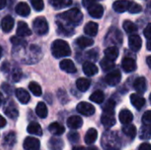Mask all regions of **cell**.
Returning <instances> with one entry per match:
<instances>
[{"instance_id":"cell-1","label":"cell","mask_w":151,"mask_h":150,"mask_svg":"<svg viewBox=\"0 0 151 150\" xmlns=\"http://www.w3.org/2000/svg\"><path fill=\"white\" fill-rule=\"evenodd\" d=\"M83 19V15L78 8L70 9L57 17L58 32L64 36H71L73 33V27L79 26Z\"/></svg>"},{"instance_id":"cell-49","label":"cell","mask_w":151,"mask_h":150,"mask_svg":"<svg viewBox=\"0 0 151 150\" xmlns=\"http://www.w3.org/2000/svg\"><path fill=\"white\" fill-rule=\"evenodd\" d=\"M2 88H3V89L4 90V92L7 93L8 95L12 93V88H11L7 83H4V84L2 85Z\"/></svg>"},{"instance_id":"cell-26","label":"cell","mask_w":151,"mask_h":150,"mask_svg":"<svg viewBox=\"0 0 151 150\" xmlns=\"http://www.w3.org/2000/svg\"><path fill=\"white\" fill-rule=\"evenodd\" d=\"M49 131L55 136H60L62 135L65 131V126H63L61 124L58 123V122H54V123H51L49 126Z\"/></svg>"},{"instance_id":"cell-15","label":"cell","mask_w":151,"mask_h":150,"mask_svg":"<svg viewBox=\"0 0 151 150\" xmlns=\"http://www.w3.org/2000/svg\"><path fill=\"white\" fill-rule=\"evenodd\" d=\"M60 69L64 72H66L68 73H74L77 72V69L75 67V65L73 62L70 59H64L59 64Z\"/></svg>"},{"instance_id":"cell-16","label":"cell","mask_w":151,"mask_h":150,"mask_svg":"<svg viewBox=\"0 0 151 150\" xmlns=\"http://www.w3.org/2000/svg\"><path fill=\"white\" fill-rule=\"evenodd\" d=\"M67 126L70 129H79L83 124V120L80 116H72L67 119Z\"/></svg>"},{"instance_id":"cell-37","label":"cell","mask_w":151,"mask_h":150,"mask_svg":"<svg viewBox=\"0 0 151 150\" xmlns=\"http://www.w3.org/2000/svg\"><path fill=\"white\" fill-rule=\"evenodd\" d=\"M89 100L96 103L100 104L104 101V94L100 90H96L89 96Z\"/></svg>"},{"instance_id":"cell-39","label":"cell","mask_w":151,"mask_h":150,"mask_svg":"<svg viewBox=\"0 0 151 150\" xmlns=\"http://www.w3.org/2000/svg\"><path fill=\"white\" fill-rule=\"evenodd\" d=\"M150 126H145V125H143L141 127L139 137L141 138V140H150Z\"/></svg>"},{"instance_id":"cell-58","label":"cell","mask_w":151,"mask_h":150,"mask_svg":"<svg viewBox=\"0 0 151 150\" xmlns=\"http://www.w3.org/2000/svg\"><path fill=\"white\" fill-rule=\"evenodd\" d=\"M147 48H148V50H151L150 42V41H148V42H147Z\"/></svg>"},{"instance_id":"cell-34","label":"cell","mask_w":151,"mask_h":150,"mask_svg":"<svg viewBox=\"0 0 151 150\" xmlns=\"http://www.w3.org/2000/svg\"><path fill=\"white\" fill-rule=\"evenodd\" d=\"M35 113L39 118H45L48 116V109H47L46 104L42 102L38 103V104L36 105V108H35Z\"/></svg>"},{"instance_id":"cell-33","label":"cell","mask_w":151,"mask_h":150,"mask_svg":"<svg viewBox=\"0 0 151 150\" xmlns=\"http://www.w3.org/2000/svg\"><path fill=\"white\" fill-rule=\"evenodd\" d=\"M50 4L55 9H63L73 4L72 0H50Z\"/></svg>"},{"instance_id":"cell-30","label":"cell","mask_w":151,"mask_h":150,"mask_svg":"<svg viewBox=\"0 0 151 150\" xmlns=\"http://www.w3.org/2000/svg\"><path fill=\"white\" fill-rule=\"evenodd\" d=\"M90 84H91L90 80L89 79H87V78H80L76 81V87L81 92L87 91L89 88Z\"/></svg>"},{"instance_id":"cell-18","label":"cell","mask_w":151,"mask_h":150,"mask_svg":"<svg viewBox=\"0 0 151 150\" xmlns=\"http://www.w3.org/2000/svg\"><path fill=\"white\" fill-rule=\"evenodd\" d=\"M4 114L8 118H12V119H15V118H18L19 111H18V109L16 108L15 104L13 103V102H11V103H8V104L5 106V108H4Z\"/></svg>"},{"instance_id":"cell-57","label":"cell","mask_w":151,"mask_h":150,"mask_svg":"<svg viewBox=\"0 0 151 150\" xmlns=\"http://www.w3.org/2000/svg\"><path fill=\"white\" fill-rule=\"evenodd\" d=\"M88 150H99L96 147H95V146H91V147H89Z\"/></svg>"},{"instance_id":"cell-50","label":"cell","mask_w":151,"mask_h":150,"mask_svg":"<svg viewBox=\"0 0 151 150\" xmlns=\"http://www.w3.org/2000/svg\"><path fill=\"white\" fill-rule=\"evenodd\" d=\"M95 3V0H82V4L84 7H86L87 9Z\"/></svg>"},{"instance_id":"cell-4","label":"cell","mask_w":151,"mask_h":150,"mask_svg":"<svg viewBox=\"0 0 151 150\" xmlns=\"http://www.w3.org/2000/svg\"><path fill=\"white\" fill-rule=\"evenodd\" d=\"M33 29L39 35H44L49 31V25L45 18L38 17L33 21Z\"/></svg>"},{"instance_id":"cell-55","label":"cell","mask_w":151,"mask_h":150,"mask_svg":"<svg viewBox=\"0 0 151 150\" xmlns=\"http://www.w3.org/2000/svg\"><path fill=\"white\" fill-rule=\"evenodd\" d=\"M147 65H148V66L150 68L151 67V57L150 56H149V57H147Z\"/></svg>"},{"instance_id":"cell-24","label":"cell","mask_w":151,"mask_h":150,"mask_svg":"<svg viewBox=\"0 0 151 150\" xmlns=\"http://www.w3.org/2000/svg\"><path fill=\"white\" fill-rule=\"evenodd\" d=\"M64 141L63 140L59 139V138H51L50 139L49 142H48V148L50 150H63L64 149Z\"/></svg>"},{"instance_id":"cell-20","label":"cell","mask_w":151,"mask_h":150,"mask_svg":"<svg viewBox=\"0 0 151 150\" xmlns=\"http://www.w3.org/2000/svg\"><path fill=\"white\" fill-rule=\"evenodd\" d=\"M130 101L133 106L137 110H141L145 105V103H146L145 99L137 94H132L130 95Z\"/></svg>"},{"instance_id":"cell-19","label":"cell","mask_w":151,"mask_h":150,"mask_svg":"<svg viewBox=\"0 0 151 150\" xmlns=\"http://www.w3.org/2000/svg\"><path fill=\"white\" fill-rule=\"evenodd\" d=\"M1 27L4 33H9L12 31V29L14 27V19L12 17H11L10 15L5 16L3 19H2V23H1Z\"/></svg>"},{"instance_id":"cell-46","label":"cell","mask_w":151,"mask_h":150,"mask_svg":"<svg viewBox=\"0 0 151 150\" xmlns=\"http://www.w3.org/2000/svg\"><path fill=\"white\" fill-rule=\"evenodd\" d=\"M150 111H147L143 116H142V123L145 126H150L151 118H150Z\"/></svg>"},{"instance_id":"cell-35","label":"cell","mask_w":151,"mask_h":150,"mask_svg":"<svg viewBox=\"0 0 151 150\" xmlns=\"http://www.w3.org/2000/svg\"><path fill=\"white\" fill-rule=\"evenodd\" d=\"M76 43H77V45L80 48L84 49V48H87V47H89V46L93 45L94 44V41L91 38H89V37L81 36V37H79L76 40Z\"/></svg>"},{"instance_id":"cell-9","label":"cell","mask_w":151,"mask_h":150,"mask_svg":"<svg viewBox=\"0 0 151 150\" xmlns=\"http://www.w3.org/2000/svg\"><path fill=\"white\" fill-rule=\"evenodd\" d=\"M88 11L89 15L95 19H100L104 15V7L99 4L94 3L88 8Z\"/></svg>"},{"instance_id":"cell-13","label":"cell","mask_w":151,"mask_h":150,"mask_svg":"<svg viewBox=\"0 0 151 150\" xmlns=\"http://www.w3.org/2000/svg\"><path fill=\"white\" fill-rule=\"evenodd\" d=\"M134 88L135 91L141 95L144 94L147 90V81L144 77L137 78L134 82Z\"/></svg>"},{"instance_id":"cell-14","label":"cell","mask_w":151,"mask_h":150,"mask_svg":"<svg viewBox=\"0 0 151 150\" xmlns=\"http://www.w3.org/2000/svg\"><path fill=\"white\" fill-rule=\"evenodd\" d=\"M16 135L13 132H10L5 136L4 137V141H3V146L6 149H12L14 145L16 144Z\"/></svg>"},{"instance_id":"cell-42","label":"cell","mask_w":151,"mask_h":150,"mask_svg":"<svg viewBox=\"0 0 151 150\" xmlns=\"http://www.w3.org/2000/svg\"><path fill=\"white\" fill-rule=\"evenodd\" d=\"M33 8L37 11H41L43 10L44 8V3L42 0H29Z\"/></svg>"},{"instance_id":"cell-47","label":"cell","mask_w":151,"mask_h":150,"mask_svg":"<svg viewBox=\"0 0 151 150\" xmlns=\"http://www.w3.org/2000/svg\"><path fill=\"white\" fill-rule=\"evenodd\" d=\"M88 57L90 58V59H92V60H96L97 59V57H98V53H97V51L96 50H89L88 52Z\"/></svg>"},{"instance_id":"cell-23","label":"cell","mask_w":151,"mask_h":150,"mask_svg":"<svg viewBox=\"0 0 151 150\" xmlns=\"http://www.w3.org/2000/svg\"><path fill=\"white\" fill-rule=\"evenodd\" d=\"M119 121H120L121 124H123V125L130 124V123L133 121V119H134L133 113H132L130 111L127 110V109L122 110V111L119 112Z\"/></svg>"},{"instance_id":"cell-38","label":"cell","mask_w":151,"mask_h":150,"mask_svg":"<svg viewBox=\"0 0 151 150\" xmlns=\"http://www.w3.org/2000/svg\"><path fill=\"white\" fill-rule=\"evenodd\" d=\"M123 28L127 34H134V33H136L138 30L137 26L130 20H126L123 23Z\"/></svg>"},{"instance_id":"cell-60","label":"cell","mask_w":151,"mask_h":150,"mask_svg":"<svg viewBox=\"0 0 151 150\" xmlns=\"http://www.w3.org/2000/svg\"><path fill=\"white\" fill-rule=\"evenodd\" d=\"M115 150H120V149H115Z\"/></svg>"},{"instance_id":"cell-10","label":"cell","mask_w":151,"mask_h":150,"mask_svg":"<svg viewBox=\"0 0 151 150\" xmlns=\"http://www.w3.org/2000/svg\"><path fill=\"white\" fill-rule=\"evenodd\" d=\"M16 34L19 37H24V36H28L32 34L31 29L29 28L28 25L24 22V21H19L18 26H17V30Z\"/></svg>"},{"instance_id":"cell-43","label":"cell","mask_w":151,"mask_h":150,"mask_svg":"<svg viewBox=\"0 0 151 150\" xmlns=\"http://www.w3.org/2000/svg\"><path fill=\"white\" fill-rule=\"evenodd\" d=\"M129 12L131 13H139L142 11V5H140L139 4L137 3H134V2H131V4L129 6V9H128Z\"/></svg>"},{"instance_id":"cell-22","label":"cell","mask_w":151,"mask_h":150,"mask_svg":"<svg viewBox=\"0 0 151 150\" xmlns=\"http://www.w3.org/2000/svg\"><path fill=\"white\" fill-rule=\"evenodd\" d=\"M82 70L87 76H94L98 72L97 66L91 62H85L82 66Z\"/></svg>"},{"instance_id":"cell-27","label":"cell","mask_w":151,"mask_h":150,"mask_svg":"<svg viewBox=\"0 0 151 150\" xmlns=\"http://www.w3.org/2000/svg\"><path fill=\"white\" fill-rule=\"evenodd\" d=\"M84 32L88 36H96L98 32V25L96 22L90 21L86 24L84 27Z\"/></svg>"},{"instance_id":"cell-41","label":"cell","mask_w":151,"mask_h":150,"mask_svg":"<svg viewBox=\"0 0 151 150\" xmlns=\"http://www.w3.org/2000/svg\"><path fill=\"white\" fill-rule=\"evenodd\" d=\"M116 106V103L113 100H109L106 102V103L104 105L103 110L104 113H110V114H114V109Z\"/></svg>"},{"instance_id":"cell-45","label":"cell","mask_w":151,"mask_h":150,"mask_svg":"<svg viewBox=\"0 0 151 150\" xmlns=\"http://www.w3.org/2000/svg\"><path fill=\"white\" fill-rule=\"evenodd\" d=\"M11 41H12V42L13 43V45H14V46H17V47H19V46L23 47V46L26 45V43H27V42L24 41L23 39H21L19 36V37L14 36V37H12V38L11 39Z\"/></svg>"},{"instance_id":"cell-21","label":"cell","mask_w":151,"mask_h":150,"mask_svg":"<svg viewBox=\"0 0 151 150\" xmlns=\"http://www.w3.org/2000/svg\"><path fill=\"white\" fill-rule=\"evenodd\" d=\"M15 11L18 15L21 17H27L30 13V7L27 3L20 2L15 7Z\"/></svg>"},{"instance_id":"cell-36","label":"cell","mask_w":151,"mask_h":150,"mask_svg":"<svg viewBox=\"0 0 151 150\" xmlns=\"http://www.w3.org/2000/svg\"><path fill=\"white\" fill-rule=\"evenodd\" d=\"M100 65L101 68L104 71V72H109L111 70H112L115 67V64L114 61H111L110 59H108L107 57H104L101 60L100 62Z\"/></svg>"},{"instance_id":"cell-6","label":"cell","mask_w":151,"mask_h":150,"mask_svg":"<svg viewBox=\"0 0 151 150\" xmlns=\"http://www.w3.org/2000/svg\"><path fill=\"white\" fill-rule=\"evenodd\" d=\"M121 80V73L119 70H113L105 76V81L109 86L114 87Z\"/></svg>"},{"instance_id":"cell-5","label":"cell","mask_w":151,"mask_h":150,"mask_svg":"<svg viewBox=\"0 0 151 150\" xmlns=\"http://www.w3.org/2000/svg\"><path fill=\"white\" fill-rule=\"evenodd\" d=\"M76 110L79 113H81L83 116H87V117L92 116L96 112L95 107L91 103H88L87 102H81L80 103H78Z\"/></svg>"},{"instance_id":"cell-7","label":"cell","mask_w":151,"mask_h":150,"mask_svg":"<svg viewBox=\"0 0 151 150\" xmlns=\"http://www.w3.org/2000/svg\"><path fill=\"white\" fill-rule=\"evenodd\" d=\"M40 141L35 137H27L23 142V148L25 150H39L40 149Z\"/></svg>"},{"instance_id":"cell-8","label":"cell","mask_w":151,"mask_h":150,"mask_svg":"<svg viewBox=\"0 0 151 150\" xmlns=\"http://www.w3.org/2000/svg\"><path fill=\"white\" fill-rule=\"evenodd\" d=\"M128 45L133 51L137 52L142 46V40L138 34H133L128 39Z\"/></svg>"},{"instance_id":"cell-3","label":"cell","mask_w":151,"mask_h":150,"mask_svg":"<svg viewBox=\"0 0 151 150\" xmlns=\"http://www.w3.org/2000/svg\"><path fill=\"white\" fill-rule=\"evenodd\" d=\"M51 53L54 57L61 58L65 57L71 55V49L68 44L64 40H56L52 42L51 45Z\"/></svg>"},{"instance_id":"cell-44","label":"cell","mask_w":151,"mask_h":150,"mask_svg":"<svg viewBox=\"0 0 151 150\" xmlns=\"http://www.w3.org/2000/svg\"><path fill=\"white\" fill-rule=\"evenodd\" d=\"M67 139L71 143H77L80 141V135L76 132H70L67 134Z\"/></svg>"},{"instance_id":"cell-17","label":"cell","mask_w":151,"mask_h":150,"mask_svg":"<svg viewBox=\"0 0 151 150\" xmlns=\"http://www.w3.org/2000/svg\"><path fill=\"white\" fill-rule=\"evenodd\" d=\"M101 122L105 128H111L116 124V119L114 118V114L104 113L101 117Z\"/></svg>"},{"instance_id":"cell-29","label":"cell","mask_w":151,"mask_h":150,"mask_svg":"<svg viewBox=\"0 0 151 150\" xmlns=\"http://www.w3.org/2000/svg\"><path fill=\"white\" fill-rule=\"evenodd\" d=\"M97 136H98V133H97V131L95 129V128H90L88 130V132L86 133V135H85V143L88 144V145H92L97 139Z\"/></svg>"},{"instance_id":"cell-25","label":"cell","mask_w":151,"mask_h":150,"mask_svg":"<svg viewBox=\"0 0 151 150\" xmlns=\"http://www.w3.org/2000/svg\"><path fill=\"white\" fill-rule=\"evenodd\" d=\"M15 95L22 104H27L30 101L29 94L23 88H17L15 91Z\"/></svg>"},{"instance_id":"cell-28","label":"cell","mask_w":151,"mask_h":150,"mask_svg":"<svg viewBox=\"0 0 151 150\" xmlns=\"http://www.w3.org/2000/svg\"><path fill=\"white\" fill-rule=\"evenodd\" d=\"M27 131L28 133L36 135V136H42V130L41 126L37 122H31L27 128Z\"/></svg>"},{"instance_id":"cell-12","label":"cell","mask_w":151,"mask_h":150,"mask_svg":"<svg viewBox=\"0 0 151 150\" xmlns=\"http://www.w3.org/2000/svg\"><path fill=\"white\" fill-rule=\"evenodd\" d=\"M122 68L126 72H133L136 70V62L131 57H125L122 60Z\"/></svg>"},{"instance_id":"cell-51","label":"cell","mask_w":151,"mask_h":150,"mask_svg":"<svg viewBox=\"0 0 151 150\" xmlns=\"http://www.w3.org/2000/svg\"><path fill=\"white\" fill-rule=\"evenodd\" d=\"M138 150H150V143H142L140 145Z\"/></svg>"},{"instance_id":"cell-52","label":"cell","mask_w":151,"mask_h":150,"mask_svg":"<svg viewBox=\"0 0 151 150\" xmlns=\"http://www.w3.org/2000/svg\"><path fill=\"white\" fill-rule=\"evenodd\" d=\"M5 125H6V120H5V118H3V117L0 115V128L4 127V126H5Z\"/></svg>"},{"instance_id":"cell-32","label":"cell","mask_w":151,"mask_h":150,"mask_svg":"<svg viewBox=\"0 0 151 150\" xmlns=\"http://www.w3.org/2000/svg\"><path fill=\"white\" fill-rule=\"evenodd\" d=\"M122 131H123L124 134L127 135V137H129L130 139H134L135 136H136V133H137L136 127L134 125H131V124L125 125L123 126V128H122Z\"/></svg>"},{"instance_id":"cell-54","label":"cell","mask_w":151,"mask_h":150,"mask_svg":"<svg viewBox=\"0 0 151 150\" xmlns=\"http://www.w3.org/2000/svg\"><path fill=\"white\" fill-rule=\"evenodd\" d=\"M72 150H87L84 147H82V146H77V147H74L73 149Z\"/></svg>"},{"instance_id":"cell-56","label":"cell","mask_w":151,"mask_h":150,"mask_svg":"<svg viewBox=\"0 0 151 150\" xmlns=\"http://www.w3.org/2000/svg\"><path fill=\"white\" fill-rule=\"evenodd\" d=\"M3 103H4V96H3V94L0 92V107L3 104Z\"/></svg>"},{"instance_id":"cell-59","label":"cell","mask_w":151,"mask_h":150,"mask_svg":"<svg viewBox=\"0 0 151 150\" xmlns=\"http://www.w3.org/2000/svg\"><path fill=\"white\" fill-rule=\"evenodd\" d=\"M1 57H2V48L0 46V58H1Z\"/></svg>"},{"instance_id":"cell-11","label":"cell","mask_w":151,"mask_h":150,"mask_svg":"<svg viewBox=\"0 0 151 150\" xmlns=\"http://www.w3.org/2000/svg\"><path fill=\"white\" fill-rule=\"evenodd\" d=\"M131 2L132 1L129 0H118L113 3L112 7L114 11H116L117 12H125L128 11Z\"/></svg>"},{"instance_id":"cell-31","label":"cell","mask_w":151,"mask_h":150,"mask_svg":"<svg viewBox=\"0 0 151 150\" xmlns=\"http://www.w3.org/2000/svg\"><path fill=\"white\" fill-rule=\"evenodd\" d=\"M104 55L105 57H107L108 59L111 61H115L119 57V49L115 46L109 47L104 50Z\"/></svg>"},{"instance_id":"cell-40","label":"cell","mask_w":151,"mask_h":150,"mask_svg":"<svg viewBox=\"0 0 151 150\" xmlns=\"http://www.w3.org/2000/svg\"><path fill=\"white\" fill-rule=\"evenodd\" d=\"M28 88H29V90L32 92V94L34 95H35V96L42 95V88H41V86L38 83H36L35 81H32V82L29 83Z\"/></svg>"},{"instance_id":"cell-2","label":"cell","mask_w":151,"mask_h":150,"mask_svg":"<svg viewBox=\"0 0 151 150\" xmlns=\"http://www.w3.org/2000/svg\"><path fill=\"white\" fill-rule=\"evenodd\" d=\"M101 145L104 150L119 149L121 141L119 135L115 132L107 131L102 136Z\"/></svg>"},{"instance_id":"cell-53","label":"cell","mask_w":151,"mask_h":150,"mask_svg":"<svg viewBox=\"0 0 151 150\" xmlns=\"http://www.w3.org/2000/svg\"><path fill=\"white\" fill-rule=\"evenodd\" d=\"M6 5V0H0V10L4 9Z\"/></svg>"},{"instance_id":"cell-48","label":"cell","mask_w":151,"mask_h":150,"mask_svg":"<svg viewBox=\"0 0 151 150\" xmlns=\"http://www.w3.org/2000/svg\"><path fill=\"white\" fill-rule=\"evenodd\" d=\"M144 35H145V37L147 38V40L148 41H150V39L151 37V24L150 23H149L148 24V26L146 27V28L144 29Z\"/></svg>"}]
</instances>
